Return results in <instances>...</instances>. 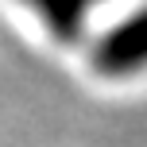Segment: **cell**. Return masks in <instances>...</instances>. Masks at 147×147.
Wrapping results in <instances>:
<instances>
[{
    "instance_id": "1",
    "label": "cell",
    "mask_w": 147,
    "mask_h": 147,
    "mask_svg": "<svg viewBox=\"0 0 147 147\" xmlns=\"http://www.w3.org/2000/svg\"><path fill=\"white\" fill-rule=\"evenodd\" d=\"M147 66V8L136 12L132 20L116 23L101 43L93 47V70L120 78V74H132Z\"/></svg>"
},
{
    "instance_id": "2",
    "label": "cell",
    "mask_w": 147,
    "mask_h": 147,
    "mask_svg": "<svg viewBox=\"0 0 147 147\" xmlns=\"http://www.w3.org/2000/svg\"><path fill=\"white\" fill-rule=\"evenodd\" d=\"M39 12V20L51 27L54 39L62 43H74L81 35V23H85V4L89 0H23Z\"/></svg>"
}]
</instances>
